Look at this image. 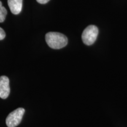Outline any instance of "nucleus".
<instances>
[{"label":"nucleus","mask_w":127,"mask_h":127,"mask_svg":"<svg viewBox=\"0 0 127 127\" xmlns=\"http://www.w3.org/2000/svg\"><path fill=\"white\" fill-rule=\"evenodd\" d=\"M10 93L9 78L6 76L0 77V98L6 99Z\"/></svg>","instance_id":"obj_4"},{"label":"nucleus","mask_w":127,"mask_h":127,"mask_svg":"<svg viewBox=\"0 0 127 127\" xmlns=\"http://www.w3.org/2000/svg\"><path fill=\"white\" fill-rule=\"evenodd\" d=\"M8 4L12 13L17 15L22 10L23 0H8Z\"/></svg>","instance_id":"obj_5"},{"label":"nucleus","mask_w":127,"mask_h":127,"mask_svg":"<svg viewBox=\"0 0 127 127\" xmlns=\"http://www.w3.org/2000/svg\"><path fill=\"white\" fill-rule=\"evenodd\" d=\"M5 37V32L2 28L0 27V40H2Z\"/></svg>","instance_id":"obj_7"},{"label":"nucleus","mask_w":127,"mask_h":127,"mask_svg":"<svg viewBox=\"0 0 127 127\" xmlns=\"http://www.w3.org/2000/svg\"><path fill=\"white\" fill-rule=\"evenodd\" d=\"M50 0H36L38 2L41 4H45L46 3H47Z\"/></svg>","instance_id":"obj_8"},{"label":"nucleus","mask_w":127,"mask_h":127,"mask_svg":"<svg viewBox=\"0 0 127 127\" xmlns=\"http://www.w3.org/2000/svg\"><path fill=\"white\" fill-rule=\"evenodd\" d=\"M45 41L52 49L63 48L67 45L68 39L64 35L57 32H50L45 35Z\"/></svg>","instance_id":"obj_1"},{"label":"nucleus","mask_w":127,"mask_h":127,"mask_svg":"<svg viewBox=\"0 0 127 127\" xmlns=\"http://www.w3.org/2000/svg\"><path fill=\"white\" fill-rule=\"evenodd\" d=\"M98 35V28L95 25H89L84 30L83 32H82V41L87 45H93L97 38Z\"/></svg>","instance_id":"obj_2"},{"label":"nucleus","mask_w":127,"mask_h":127,"mask_svg":"<svg viewBox=\"0 0 127 127\" xmlns=\"http://www.w3.org/2000/svg\"><path fill=\"white\" fill-rule=\"evenodd\" d=\"M25 109L18 108L12 111L6 118V124L8 127H15L20 124L24 114Z\"/></svg>","instance_id":"obj_3"},{"label":"nucleus","mask_w":127,"mask_h":127,"mask_svg":"<svg viewBox=\"0 0 127 127\" xmlns=\"http://www.w3.org/2000/svg\"><path fill=\"white\" fill-rule=\"evenodd\" d=\"M7 14V9L2 5V2L0 1V23H2L5 20Z\"/></svg>","instance_id":"obj_6"}]
</instances>
